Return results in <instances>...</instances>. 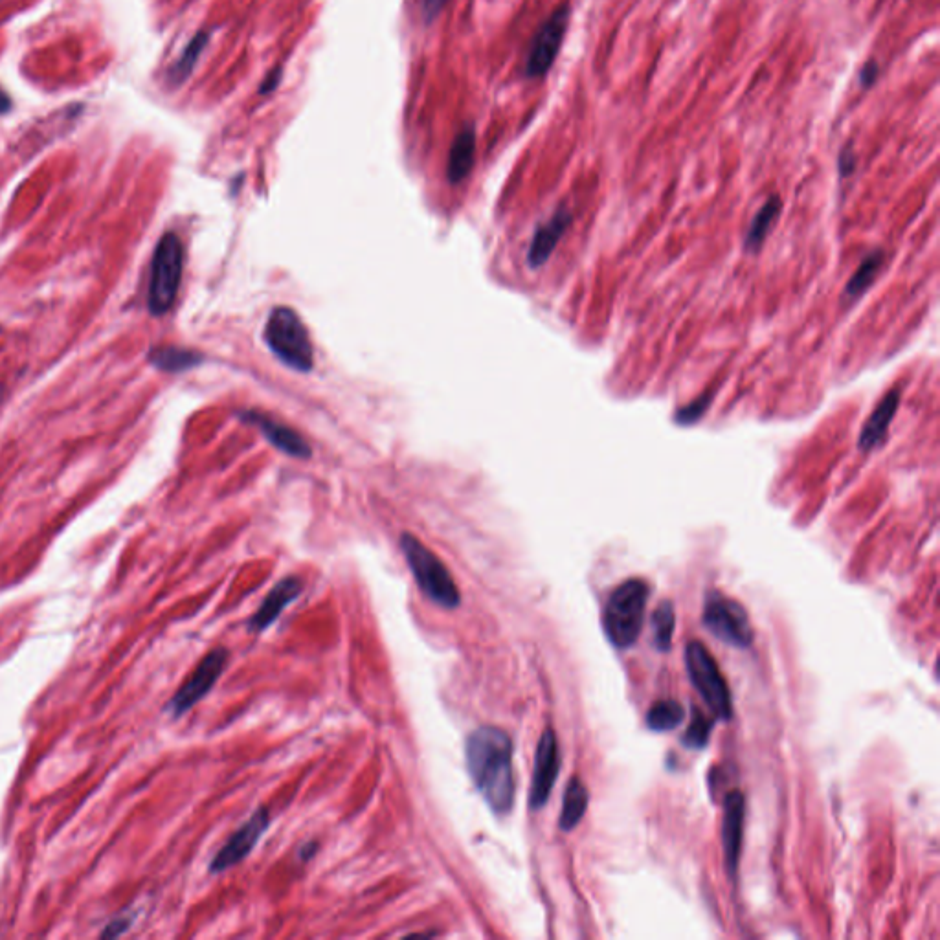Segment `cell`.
Returning <instances> with one entry per match:
<instances>
[{"instance_id":"6da1fadb","label":"cell","mask_w":940,"mask_h":940,"mask_svg":"<svg viewBox=\"0 0 940 940\" xmlns=\"http://www.w3.org/2000/svg\"><path fill=\"white\" fill-rule=\"evenodd\" d=\"M470 779L496 816L511 812L515 803L513 740L504 729L482 726L465 742Z\"/></svg>"},{"instance_id":"7a4b0ae2","label":"cell","mask_w":940,"mask_h":940,"mask_svg":"<svg viewBox=\"0 0 940 940\" xmlns=\"http://www.w3.org/2000/svg\"><path fill=\"white\" fill-rule=\"evenodd\" d=\"M650 588L643 579H628L608 597L603 614L606 638L616 649H628L638 641L645 623Z\"/></svg>"},{"instance_id":"3957f363","label":"cell","mask_w":940,"mask_h":940,"mask_svg":"<svg viewBox=\"0 0 940 940\" xmlns=\"http://www.w3.org/2000/svg\"><path fill=\"white\" fill-rule=\"evenodd\" d=\"M401 549H403L406 562L414 573L415 582L421 592L443 608H458L461 605V594L458 586L452 579L447 566L441 562L434 551L426 548L425 544L410 533L401 535Z\"/></svg>"},{"instance_id":"277c9868","label":"cell","mask_w":940,"mask_h":940,"mask_svg":"<svg viewBox=\"0 0 940 940\" xmlns=\"http://www.w3.org/2000/svg\"><path fill=\"white\" fill-rule=\"evenodd\" d=\"M184 270V247L179 235L168 232L158 241L149 276L147 307L153 316H164L179 294Z\"/></svg>"},{"instance_id":"5b68a950","label":"cell","mask_w":940,"mask_h":940,"mask_svg":"<svg viewBox=\"0 0 940 940\" xmlns=\"http://www.w3.org/2000/svg\"><path fill=\"white\" fill-rule=\"evenodd\" d=\"M265 340L272 353L296 371H311L314 364L313 344L300 316L289 307H276L265 325Z\"/></svg>"},{"instance_id":"8992f818","label":"cell","mask_w":940,"mask_h":940,"mask_svg":"<svg viewBox=\"0 0 940 940\" xmlns=\"http://www.w3.org/2000/svg\"><path fill=\"white\" fill-rule=\"evenodd\" d=\"M685 667L694 689L700 693L709 711L720 720H731L733 704L731 694L717 661L700 641H691L685 647Z\"/></svg>"},{"instance_id":"52a82bcc","label":"cell","mask_w":940,"mask_h":940,"mask_svg":"<svg viewBox=\"0 0 940 940\" xmlns=\"http://www.w3.org/2000/svg\"><path fill=\"white\" fill-rule=\"evenodd\" d=\"M704 625L715 638L722 639L731 647L748 649L753 641L748 612L726 595L711 594L707 597Z\"/></svg>"},{"instance_id":"ba28073f","label":"cell","mask_w":940,"mask_h":940,"mask_svg":"<svg viewBox=\"0 0 940 940\" xmlns=\"http://www.w3.org/2000/svg\"><path fill=\"white\" fill-rule=\"evenodd\" d=\"M570 23V6L562 4L549 15L548 21L540 26L526 61L527 78H542L553 67L559 56L560 46Z\"/></svg>"},{"instance_id":"9c48e42d","label":"cell","mask_w":940,"mask_h":940,"mask_svg":"<svg viewBox=\"0 0 940 940\" xmlns=\"http://www.w3.org/2000/svg\"><path fill=\"white\" fill-rule=\"evenodd\" d=\"M226 661H228V652L224 649L212 650L202 658L197 669L191 672L190 678L169 700L168 711L171 717H182L184 713L190 711L193 705L201 702L202 698L212 691L213 685L223 674Z\"/></svg>"},{"instance_id":"30bf717a","label":"cell","mask_w":940,"mask_h":940,"mask_svg":"<svg viewBox=\"0 0 940 940\" xmlns=\"http://www.w3.org/2000/svg\"><path fill=\"white\" fill-rule=\"evenodd\" d=\"M269 825V810L267 808L256 810L247 823L224 843L223 849L215 854V858L210 863V873H223L232 869L237 863L243 862L248 854L254 851V847L258 845L261 836L267 832Z\"/></svg>"},{"instance_id":"8fae6325","label":"cell","mask_w":940,"mask_h":940,"mask_svg":"<svg viewBox=\"0 0 940 940\" xmlns=\"http://www.w3.org/2000/svg\"><path fill=\"white\" fill-rule=\"evenodd\" d=\"M559 772V742L555 737V731L548 728L538 740L537 755H535V770H533V781L529 790V806L533 810H540L546 806Z\"/></svg>"},{"instance_id":"7c38bea8","label":"cell","mask_w":940,"mask_h":940,"mask_svg":"<svg viewBox=\"0 0 940 940\" xmlns=\"http://www.w3.org/2000/svg\"><path fill=\"white\" fill-rule=\"evenodd\" d=\"M302 592L303 584L298 577L281 579L270 590V594L265 597V601H263V605L259 606L258 612L248 621V630L250 632H263L265 628H269L281 616V612L291 605L292 601H296Z\"/></svg>"},{"instance_id":"4fadbf2b","label":"cell","mask_w":940,"mask_h":940,"mask_svg":"<svg viewBox=\"0 0 940 940\" xmlns=\"http://www.w3.org/2000/svg\"><path fill=\"white\" fill-rule=\"evenodd\" d=\"M241 419L258 426L263 436L267 437L274 447L280 448L281 452L289 454L292 458L305 459L311 456V447L307 445V441L302 436H298L289 426L280 425L274 419H269L258 412H245L241 414Z\"/></svg>"},{"instance_id":"5bb4252c","label":"cell","mask_w":940,"mask_h":940,"mask_svg":"<svg viewBox=\"0 0 940 940\" xmlns=\"http://www.w3.org/2000/svg\"><path fill=\"white\" fill-rule=\"evenodd\" d=\"M742 821H744V797L740 792H731L724 803V823H722V843L726 852L729 873L737 871L742 843Z\"/></svg>"},{"instance_id":"9a60e30c","label":"cell","mask_w":940,"mask_h":940,"mask_svg":"<svg viewBox=\"0 0 940 940\" xmlns=\"http://www.w3.org/2000/svg\"><path fill=\"white\" fill-rule=\"evenodd\" d=\"M570 223L571 213L562 208V210L555 212V215L549 219L548 223L538 226L535 237L531 241L529 252H527V263L533 269L542 267L548 261L551 252L557 247L560 237L564 235Z\"/></svg>"},{"instance_id":"2e32d148","label":"cell","mask_w":940,"mask_h":940,"mask_svg":"<svg viewBox=\"0 0 940 940\" xmlns=\"http://www.w3.org/2000/svg\"><path fill=\"white\" fill-rule=\"evenodd\" d=\"M900 390H893V392L887 393L884 399L880 401V404L876 406L871 417L867 419V423L863 425L862 434H860V448L863 452H869L873 450L876 445L882 443L885 434H887V428L891 425L893 417H895L896 410H898V404H900Z\"/></svg>"},{"instance_id":"e0dca14e","label":"cell","mask_w":940,"mask_h":940,"mask_svg":"<svg viewBox=\"0 0 940 940\" xmlns=\"http://www.w3.org/2000/svg\"><path fill=\"white\" fill-rule=\"evenodd\" d=\"M476 158V133L472 127L459 131L448 153L447 179L450 184H459L469 177Z\"/></svg>"},{"instance_id":"ac0fdd59","label":"cell","mask_w":940,"mask_h":940,"mask_svg":"<svg viewBox=\"0 0 940 940\" xmlns=\"http://www.w3.org/2000/svg\"><path fill=\"white\" fill-rule=\"evenodd\" d=\"M149 362L160 371L166 373H180L191 370L202 362V355L191 349L182 347H155L149 353Z\"/></svg>"},{"instance_id":"d6986e66","label":"cell","mask_w":940,"mask_h":940,"mask_svg":"<svg viewBox=\"0 0 940 940\" xmlns=\"http://www.w3.org/2000/svg\"><path fill=\"white\" fill-rule=\"evenodd\" d=\"M588 801H590V795H588L586 786L577 777H573L570 784H568V788H566V792H564L562 812H560L559 817L560 829L566 830V832L575 829L584 814H586Z\"/></svg>"},{"instance_id":"ffe728a7","label":"cell","mask_w":940,"mask_h":940,"mask_svg":"<svg viewBox=\"0 0 940 940\" xmlns=\"http://www.w3.org/2000/svg\"><path fill=\"white\" fill-rule=\"evenodd\" d=\"M208 39H210V34L199 32V34L191 39L188 46L184 48V52L180 54L179 61H177L173 67L169 68L168 79L173 87H179L186 79L190 78L193 68L197 65L199 57H201L204 48L208 45Z\"/></svg>"},{"instance_id":"44dd1931","label":"cell","mask_w":940,"mask_h":940,"mask_svg":"<svg viewBox=\"0 0 940 940\" xmlns=\"http://www.w3.org/2000/svg\"><path fill=\"white\" fill-rule=\"evenodd\" d=\"M779 212H781V199H779L777 195H773V197H770V199L766 201V204L762 206L761 210L757 212V215L753 217V221H751L750 230H748L746 239H744L748 250L761 248Z\"/></svg>"},{"instance_id":"7402d4cb","label":"cell","mask_w":940,"mask_h":940,"mask_svg":"<svg viewBox=\"0 0 940 940\" xmlns=\"http://www.w3.org/2000/svg\"><path fill=\"white\" fill-rule=\"evenodd\" d=\"M685 718V709L676 700L656 702L647 713V726L652 731H672L678 728Z\"/></svg>"},{"instance_id":"603a6c76","label":"cell","mask_w":940,"mask_h":940,"mask_svg":"<svg viewBox=\"0 0 940 940\" xmlns=\"http://www.w3.org/2000/svg\"><path fill=\"white\" fill-rule=\"evenodd\" d=\"M882 263H884V254L880 250H876V252L863 259L860 269L854 272V276L847 283V289H845L847 296L854 298V296H860V294L867 291L871 287L874 278H876L878 270L882 267Z\"/></svg>"},{"instance_id":"cb8c5ba5","label":"cell","mask_w":940,"mask_h":940,"mask_svg":"<svg viewBox=\"0 0 940 940\" xmlns=\"http://www.w3.org/2000/svg\"><path fill=\"white\" fill-rule=\"evenodd\" d=\"M652 628H654V643L658 650L671 649L672 630H674V608L669 601L661 603L654 616H652Z\"/></svg>"},{"instance_id":"d4e9b609","label":"cell","mask_w":940,"mask_h":940,"mask_svg":"<svg viewBox=\"0 0 940 940\" xmlns=\"http://www.w3.org/2000/svg\"><path fill=\"white\" fill-rule=\"evenodd\" d=\"M711 728H713V722L707 720L705 715H702L698 709H694L693 722L683 735V744L691 750H704L707 742H709Z\"/></svg>"},{"instance_id":"484cf974","label":"cell","mask_w":940,"mask_h":940,"mask_svg":"<svg viewBox=\"0 0 940 940\" xmlns=\"http://www.w3.org/2000/svg\"><path fill=\"white\" fill-rule=\"evenodd\" d=\"M711 401H713V393H707V395L704 393L702 397H698L693 403H689L687 406L680 408V410L674 414V421H676L678 425H694V423H698V421L702 419V415L707 412Z\"/></svg>"},{"instance_id":"4316f807","label":"cell","mask_w":940,"mask_h":940,"mask_svg":"<svg viewBox=\"0 0 940 940\" xmlns=\"http://www.w3.org/2000/svg\"><path fill=\"white\" fill-rule=\"evenodd\" d=\"M878 74H880L878 63L876 61H867L863 65L862 72H860V83H862L863 89L873 87L874 81L878 79Z\"/></svg>"},{"instance_id":"83f0119b","label":"cell","mask_w":940,"mask_h":940,"mask_svg":"<svg viewBox=\"0 0 940 940\" xmlns=\"http://www.w3.org/2000/svg\"><path fill=\"white\" fill-rule=\"evenodd\" d=\"M448 0H421V12L426 21H434L441 10L447 6Z\"/></svg>"},{"instance_id":"f1b7e54d","label":"cell","mask_w":940,"mask_h":940,"mask_svg":"<svg viewBox=\"0 0 940 940\" xmlns=\"http://www.w3.org/2000/svg\"><path fill=\"white\" fill-rule=\"evenodd\" d=\"M854 166H856V157H854L851 147H845L840 155L841 175H843V177L851 175L852 171H854Z\"/></svg>"},{"instance_id":"f546056e","label":"cell","mask_w":940,"mask_h":940,"mask_svg":"<svg viewBox=\"0 0 940 940\" xmlns=\"http://www.w3.org/2000/svg\"><path fill=\"white\" fill-rule=\"evenodd\" d=\"M129 924H131V920H127V918H124V920H122V918H120V920H114V922H111V924L107 926V929L101 933V937H118V935H122V933H125V931L129 929Z\"/></svg>"},{"instance_id":"4dcf8cb0","label":"cell","mask_w":940,"mask_h":940,"mask_svg":"<svg viewBox=\"0 0 940 940\" xmlns=\"http://www.w3.org/2000/svg\"><path fill=\"white\" fill-rule=\"evenodd\" d=\"M280 79H281L280 68H278V70H274V72H270L269 76H267V79L263 81V85H261V90H259V92H261V94H269V92H272V90L278 87V83H280Z\"/></svg>"},{"instance_id":"1f68e13d","label":"cell","mask_w":940,"mask_h":940,"mask_svg":"<svg viewBox=\"0 0 940 940\" xmlns=\"http://www.w3.org/2000/svg\"><path fill=\"white\" fill-rule=\"evenodd\" d=\"M10 109H12V100L4 90L0 89V114L8 112Z\"/></svg>"},{"instance_id":"d6a6232c","label":"cell","mask_w":940,"mask_h":940,"mask_svg":"<svg viewBox=\"0 0 940 940\" xmlns=\"http://www.w3.org/2000/svg\"><path fill=\"white\" fill-rule=\"evenodd\" d=\"M316 849H318V845H316V843H309L307 847H303L302 849V852H303L302 858H305V860H307V858H311V856H313L314 851H316Z\"/></svg>"},{"instance_id":"836d02e7","label":"cell","mask_w":940,"mask_h":940,"mask_svg":"<svg viewBox=\"0 0 940 940\" xmlns=\"http://www.w3.org/2000/svg\"><path fill=\"white\" fill-rule=\"evenodd\" d=\"M0 333H2V329H0Z\"/></svg>"}]
</instances>
